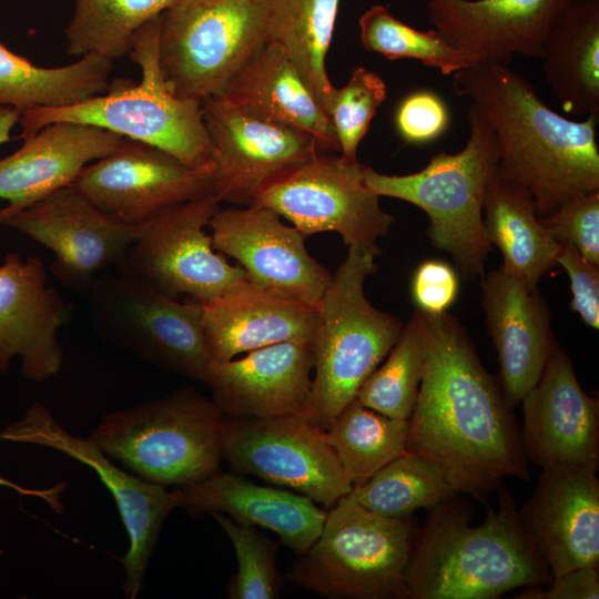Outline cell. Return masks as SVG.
Masks as SVG:
<instances>
[{"instance_id":"obj_1","label":"cell","mask_w":599,"mask_h":599,"mask_svg":"<svg viewBox=\"0 0 599 599\" xmlns=\"http://www.w3.org/2000/svg\"><path fill=\"white\" fill-rule=\"evenodd\" d=\"M424 315L427 354L406 453L437 465L458 494L485 501L505 478H530L520 427L459 321Z\"/></svg>"},{"instance_id":"obj_2","label":"cell","mask_w":599,"mask_h":599,"mask_svg":"<svg viewBox=\"0 0 599 599\" xmlns=\"http://www.w3.org/2000/svg\"><path fill=\"white\" fill-rule=\"evenodd\" d=\"M453 75L456 94L469 99L495 133L497 174L529 191L539 217L599 190V116L558 114L508 64L480 61Z\"/></svg>"},{"instance_id":"obj_3","label":"cell","mask_w":599,"mask_h":599,"mask_svg":"<svg viewBox=\"0 0 599 599\" xmlns=\"http://www.w3.org/2000/svg\"><path fill=\"white\" fill-rule=\"evenodd\" d=\"M497 489L498 509L488 508L477 526L469 524V506L456 497L429 509L405 572L409 599H494L551 582L511 493L504 484Z\"/></svg>"},{"instance_id":"obj_4","label":"cell","mask_w":599,"mask_h":599,"mask_svg":"<svg viewBox=\"0 0 599 599\" xmlns=\"http://www.w3.org/2000/svg\"><path fill=\"white\" fill-rule=\"evenodd\" d=\"M160 20L161 16L150 21L134 38L130 54L141 69L139 83L116 79L105 92L78 104L24 111L20 138L54 122L83 123L159 148L191 169L213 172L201 103L174 95L162 77Z\"/></svg>"},{"instance_id":"obj_5","label":"cell","mask_w":599,"mask_h":599,"mask_svg":"<svg viewBox=\"0 0 599 599\" xmlns=\"http://www.w3.org/2000/svg\"><path fill=\"white\" fill-rule=\"evenodd\" d=\"M469 136L457 153L439 152L418 172L379 173L365 166V182L377 196L408 202L429 220L432 245L448 253L467 278L485 273L491 244L485 234L483 211L488 185L495 177L500 153L494 131L470 104Z\"/></svg>"},{"instance_id":"obj_6","label":"cell","mask_w":599,"mask_h":599,"mask_svg":"<svg viewBox=\"0 0 599 599\" xmlns=\"http://www.w3.org/2000/svg\"><path fill=\"white\" fill-rule=\"evenodd\" d=\"M375 257L348 247L317 307L313 382L304 414L323 430L356 398L404 327L365 294L367 277L376 273Z\"/></svg>"},{"instance_id":"obj_7","label":"cell","mask_w":599,"mask_h":599,"mask_svg":"<svg viewBox=\"0 0 599 599\" xmlns=\"http://www.w3.org/2000/svg\"><path fill=\"white\" fill-rule=\"evenodd\" d=\"M223 420L212 398L186 386L104 415L89 438L135 476L176 487L220 471Z\"/></svg>"},{"instance_id":"obj_8","label":"cell","mask_w":599,"mask_h":599,"mask_svg":"<svg viewBox=\"0 0 599 599\" xmlns=\"http://www.w3.org/2000/svg\"><path fill=\"white\" fill-rule=\"evenodd\" d=\"M418 527L341 498L286 578L332 599H409L405 572Z\"/></svg>"},{"instance_id":"obj_9","label":"cell","mask_w":599,"mask_h":599,"mask_svg":"<svg viewBox=\"0 0 599 599\" xmlns=\"http://www.w3.org/2000/svg\"><path fill=\"white\" fill-rule=\"evenodd\" d=\"M267 0H179L161 14L159 64L169 90L220 97L270 41Z\"/></svg>"},{"instance_id":"obj_10","label":"cell","mask_w":599,"mask_h":599,"mask_svg":"<svg viewBox=\"0 0 599 599\" xmlns=\"http://www.w3.org/2000/svg\"><path fill=\"white\" fill-rule=\"evenodd\" d=\"M84 296L92 327L104 342L209 385L215 363L200 302H179L148 281L118 270L100 274Z\"/></svg>"},{"instance_id":"obj_11","label":"cell","mask_w":599,"mask_h":599,"mask_svg":"<svg viewBox=\"0 0 599 599\" xmlns=\"http://www.w3.org/2000/svg\"><path fill=\"white\" fill-rule=\"evenodd\" d=\"M365 166L318 153L267 184L251 205L276 212L306 237L336 232L347 247L377 256L378 240L389 232L394 216L368 189Z\"/></svg>"},{"instance_id":"obj_12","label":"cell","mask_w":599,"mask_h":599,"mask_svg":"<svg viewBox=\"0 0 599 599\" xmlns=\"http://www.w3.org/2000/svg\"><path fill=\"white\" fill-rule=\"evenodd\" d=\"M222 440L223 457L233 471L260 477L326 508L353 488L324 430L304 412L262 419L224 416Z\"/></svg>"},{"instance_id":"obj_13","label":"cell","mask_w":599,"mask_h":599,"mask_svg":"<svg viewBox=\"0 0 599 599\" xmlns=\"http://www.w3.org/2000/svg\"><path fill=\"white\" fill-rule=\"evenodd\" d=\"M214 194L175 205L145 224L114 268L139 276L166 295L204 303L244 280L245 271L215 252L205 227L219 209Z\"/></svg>"},{"instance_id":"obj_14","label":"cell","mask_w":599,"mask_h":599,"mask_svg":"<svg viewBox=\"0 0 599 599\" xmlns=\"http://www.w3.org/2000/svg\"><path fill=\"white\" fill-rule=\"evenodd\" d=\"M1 437L52 448L89 466L99 476L111 493L129 536L130 546L121 559L125 573L124 596L136 598L162 525L167 515L180 506L175 488L166 490L122 470L90 438L68 432L50 409L38 402L19 420L6 427Z\"/></svg>"},{"instance_id":"obj_15","label":"cell","mask_w":599,"mask_h":599,"mask_svg":"<svg viewBox=\"0 0 599 599\" xmlns=\"http://www.w3.org/2000/svg\"><path fill=\"white\" fill-rule=\"evenodd\" d=\"M13 227L54 254L52 275L85 294L102 273L115 268L139 234L99 210L74 186L55 190L29 205L0 209V226Z\"/></svg>"},{"instance_id":"obj_16","label":"cell","mask_w":599,"mask_h":599,"mask_svg":"<svg viewBox=\"0 0 599 599\" xmlns=\"http://www.w3.org/2000/svg\"><path fill=\"white\" fill-rule=\"evenodd\" d=\"M219 202L251 205L271 182L322 153L305 131L253 115L221 98L201 103Z\"/></svg>"},{"instance_id":"obj_17","label":"cell","mask_w":599,"mask_h":599,"mask_svg":"<svg viewBox=\"0 0 599 599\" xmlns=\"http://www.w3.org/2000/svg\"><path fill=\"white\" fill-rule=\"evenodd\" d=\"M72 186L99 210L131 226L214 194L211 171L191 169L159 148L129 139L88 164Z\"/></svg>"},{"instance_id":"obj_18","label":"cell","mask_w":599,"mask_h":599,"mask_svg":"<svg viewBox=\"0 0 599 599\" xmlns=\"http://www.w3.org/2000/svg\"><path fill=\"white\" fill-rule=\"evenodd\" d=\"M209 227L214 250L234 258L252 283L318 306L332 274L307 252L306 236L276 212L260 205L219 207Z\"/></svg>"},{"instance_id":"obj_19","label":"cell","mask_w":599,"mask_h":599,"mask_svg":"<svg viewBox=\"0 0 599 599\" xmlns=\"http://www.w3.org/2000/svg\"><path fill=\"white\" fill-rule=\"evenodd\" d=\"M522 448L541 468H599V400L580 386L568 354L558 345L537 384L521 400Z\"/></svg>"},{"instance_id":"obj_20","label":"cell","mask_w":599,"mask_h":599,"mask_svg":"<svg viewBox=\"0 0 599 599\" xmlns=\"http://www.w3.org/2000/svg\"><path fill=\"white\" fill-rule=\"evenodd\" d=\"M47 281L40 256L22 261L11 253L0 265V375L14 356L21 358L22 376L37 383L62 367L58 331L71 319L73 305Z\"/></svg>"},{"instance_id":"obj_21","label":"cell","mask_w":599,"mask_h":599,"mask_svg":"<svg viewBox=\"0 0 599 599\" xmlns=\"http://www.w3.org/2000/svg\"><path fill=\"white\" fill-rule=\"evenodd\" d=\"M519 519L552 578L599 566V480L595 471L545 467Z\"/></svg>"},{"instance_id":"obj_22","label":"cell","mask_w":599,"mask_h":599,"mask_svg":"<svg viewBox=\"0 0 599 599\" xmlns=\"http://www.w3.org/2000/svg\"><path fill=\"white\" fill-rule=\"evenodd\" d=\"M486 325L499 363L498 382L511 408L539 380L558 347L551 313L537 286L502 266L480 280Z\"/></svg>"},{"instance_id":"obj_23","label":"cell","mask_w":599,"mask_h":599,"mask_svg":"<svg viewBox=\"0 0 599 599\" xmlns=\"http://www.w3.org/2000/svg\"><path fill=\"white\" fill-rule=\"evenodd\" d=\"M572 0H426L428 18L455 47L480 61L508 64L538 57Z\"/></svg>"},{"instance_id":"obj_24","label":"cell","mask_w":599,"mask_h":599,"mask_svg":"<svg viewBox=\"0 0 599 599\" xmlns=\"http://www.w3.org/2000/svg\"><path fill=\"white\" fill-rule=\"evenodd\" d=\"M313 369V343L283 342L215 365L209 386L225 417L273 418L305 410Z\"/></svg>"},{"instance_id":"obj_25","label":"cell","mask_w":599,"mask_h":599,"mask_svg":"<svg viewBox=\"0 0 599 599\" xmlns=\"http://www.w3.org/2000/svg\"><path fill=\"white\" fill-rule=\"evenodd\" d=\"M175 490L179 507L191 514L222 512L237 522L266 528L297 556L317 539L327 514L306 496L254 484L235 471L220 470Z\"/></svg>"},{"instance_id":"obj_26","label":"cell","mask_w":599,"mask_h":599,"mask_svg":"<svg viewBox=\"0 0 599 599\" xmlns=\"http://www.w3.org/2000/svg\"><path fill=\"white\" fill-rule=\"evenodd\" d=\"M201 304L215 365L277 343H313L318 306L278 296L250 280Z\"/></svg>"},{"instance_id":"obj_27","label":"cell","mask_w":599,"mask_h":599,"mask_svg":"<svg viewBox=\"0 0 599 599\" xmlns=\"http://www.w3.org/2000/svg\"><path fill=\"white\" fill-rule=\"evenodd\" d=\"M125 138L101 128L54 122L23 139L22 146L0 159V199L17 210L64 186L81 171L116 150Z\"/></svg>"},{"instance_id":"obj_28","label":"cell","mask_w":599,"mask_h":599,"mask_svg":"<svg viewBox=\"0 0 599 599\" xmlns=\"http://www.w3.org/2000/svg\"><path fill=\"white\" fill-rule=\"evenodd\" d=\"M217 98L261 119L305 131L322 153L339 151L328 115L274 41L270 40Z\"/></svg>"},{"instance_id":"obj_29","label":"cell","mask_w":599,"mask_h":599,"mask_svg":"<svg viewBox=\"0 0 599 599\" xmlns=\"http://www.w3.org/2000/svg\"><path fill=\"white\" fill-rule=\"evenodd\" d=\"M539 58L547 84L566 112L599 116V0H572Z\"/></svg>"},{"instance_id":"obj_30","label":"cell","mask_w":599,"mask_h":599,"mask_svg":"<svg viewBox=\"0 0 599 599\" xmlns=\"http://www.w3.org/2000/svg\"><path fill=\"white\" fill-rule=\"evenodd\" d=\"M485 234L502 255V267L529 286L557 265L559 244L541 224L529 191L496 173L487 187Z\"/></svg>"},{"instance_id":"obj_31","label":"cell","mask_w":599,"mask_h":599,"mask_svg":"<svg viewBox=\"0 0 599 599\" xmlns=\"http://www.w3.org/2000/svg\"><path fill=\"white\" fill-rule=\"evenodd\" d=\"M112 70L113 60L94 54L63 67H40L0 43V106L24 112L78 104L105 92Z\"/></svg>"},{"instance_id":"obj_32","label":"cell","mask_w":599,"mask_h":599,"mask_svg":"<svg viewBox=\"0 0 599 599\" xmlns=\"http://www.w3.org/2000/svg\"><path fill=\"white\" fill-rule=\"evenodd\" d=\"M270 40L278 43L327 114L334 85L326 71L339 0H267Z\"/></svg>"},{"instance_id":"obj_33","label":"cell","mask_w":599,"mask_h":599,"mask_svg":"<svg viewBox=\"0 0 599 599\" xmlns=\"http://www.w3.org/2000/svg\"><path fill=\"white\" fill-rule=\"evenodd\" d=\"M408 419L385 416L353 399L324 429L353 487L406 453Z\"/></svg>"},{"instance_id":"obj_34","label":"cell","mask_w":599,"mask_h":599,"mask_svg":"<svg viewBox=\"0 0 599 599\" xmlns=\"http://www.w3.org/2000/svg\"><path fill=\"white\" fill-rule=\"evenodd\" d=\"M458 495L437 465L405 453L353 487L346 497L376 515L405 519Z\"/></svg>"},{"instance_id":"obj_35","label":"cell","mask_w":599,"mask_h":599,"mask_svg":"<svg viewBox=\"0 0 599 599\" xmlns=\"http://www.w3.org/2000/svg\"><path fill=\"white\" fill-rule=\"evenodd\" d=\"M179 0H75L65 28L67 53L115 60L130 53L138 32Z\"/></svg>"},{"instance_id":"obj_36","label":"cell","mask_w":599,"mask_h":599,"mask_svg":"<svg viewBox=\"0 0 599 599\" xmlns=\"http://www.w3.org/2000/svg\"><path fill=\"white\" fill-rule=\"evenodd\" d=\"M428 345L425 315L416 311L394 344L385 363L363 383L356 399L396 419H408L415 407Z\"/></svg>"},{"instance_id":"obj_37","label":"cell","mask_w":599,"mask_h":599,"mask_svg":"<svg viewBox=\"0 0 599 599\" xmlns=\"http://www.w3.org/2000/svg\"><path fill=\"white\" fill-rule=\"evenodd\" d=\"M358 27L364 49L388 60H418L444 75L480 62L475 54L451 44L436 29L423 31L410 27L382 4L366 10L358 19Z\"/></svg>"},{"instance_id":"obj_38","label":"cell","mask_w":599,"mask_h":599,"mask_svg":"<svg viewBox=\"0 0 599 599\" xmlns=\"http://www.w3.org/2000/svg\"><path fill=\"white\" fill-rule=\"evenodd\" d=\"M211 515L230 538L237 560V570L227 585V598H277L281 589L275 559L278 544L257 527L237 522L222 512Z\"/></svg>"},{"instance_id":"obj_39","label":"cell","mask_w":599,"mask_h":599,"mask_svg":"<svg viewBox=\"0 0 599 599\" xmlns=\"http://www.w3.org/2000/svg\"><path fill=\"white\" fill-rule=\"evenodd\" d=\"M386 97L384 80L364 67L355 68L344 87H334L327 115L337 138L339 156L344 161H357L359 143Z\"/></svg>"},{"instance_id":"obj_40","label":"cell","mask_w":599,"mask_h":599,"mask_svg":"<svg viewBox=\"0 0 599 599\" xmlns=\"http://www.w3.org/2000/svg\"><path fill=\"white\" fill-rule=\"evenodd\" d=\"M557 243H570L599 266V190L577 195L539 217Z\"/></svg>"},{"instance_id":"obj_41","label":"cell","mask_w":599,"mask_h":599,"mask_svg":"<svg viewBox=\"0 0 599 599\" xmlns=\"http://www.w3.org/2000/svg\"><path fill=\"white\" fill-rule=\"evenodd\" d=\"M450 114L445 101L429 90L407 94L398 104L394 123L406 144H425L440 138L449 126Z\"/></svg>"},{"instance_id":"obj_42","label":"cell","mask_w":599,"mask_h":599,"mask_svg":"<svg viewBox=\"0 0 599 599\" xmlns=\"http://www.w3.org/2000/svg\"><path fill=\"white\" fill-rule=\"evenodd\" d=\"M458 293L457 272L445 261H424L412 275L410 296L417 311L424 314L439 315L447 312Z\"/></svg>"},{"instance_id":"obj_43","label":"cell","mask_w":599,"mask_h":599,"mask_svg":"<svg viewBox=\"0 0 599 599\" xmlns=\"http://www.w3.org/2000/svg\"><path fill=\"white\" fill-rule=\"evenodd\" d=\"M557 265L570 280L571 311L592 329L599 328V266L587 261L570 243H558Z\"/></svg>"},{"instance_id":"obj_44","label":"cell","mask_w":599,"mask_h":599,"mask_svg":"<svg viewBox=\"0 0 599 599\" xmlns=\"http://www.w3.org/2000/svg\"><path fill=\"white\" fill-rule=\"evenodd\" d=\"M530 586L516 598L519 599H598V566H586L569 570L546 586Z\"/></svg>"},{"instance_id":"obj_45","label":"cell","mask_w":599,"mask_h":599,"mask_svg":"<svg viewBox=\"0 0 599 599\" xmlns=\"http://www.w3.org/2000/svg\"><path fill=\"white\" fill-rule=\"evenodd\" d=\"M1 439L2 437L0 433V440ZM0 486L11 488L14 491L19 493L20 495L38 497L44 500L45 502H48L49 506L55 511L62 510V502L60 501V495L65 487V483H59L58 485L47 488V489H38V488L31 489V488L22 487L0 476Z\"/></svg>"},{"instance_id":"obj_46","label":"cell","mask_w":599,"mask_h":599,"mask_svg":"<svg viewBox=\"0 0 599 599\" xmlns=\"http://www.w3.org/2000/svg\"><path fill=\"white\" fill-rule=\"evenodd\" d=\"M22 111L12 106H0V144L11 139L10 132L19 123Z\"/></svg>"}]
</instances>
